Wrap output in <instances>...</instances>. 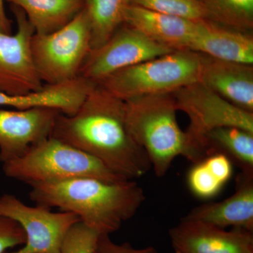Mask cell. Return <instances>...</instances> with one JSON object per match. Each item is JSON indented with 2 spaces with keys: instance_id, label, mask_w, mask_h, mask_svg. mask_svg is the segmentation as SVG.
Masks as SVG:
<instances>
[{
  "instance_id": "obj_27",
  "label": "cell",
  "mask_w": 253,
  "mask_h": 253,
  "mask_svg": "<svg viewBox=\"0 0 253 253\" xmlns=\"http://www.w3.org/2000/svg\"><path fill=\"white\" fill-rule=\"evenodd\" d=\"M205 165L223 184L231 179L233 173V164L224 154L214 153L203 160Z\"/></svg>"
},
{
  "instance_id": "obj_25",
  "label": "cell",
  "mask_w": 253,
  "mask_h": 253,
  "mask_svg": "<svg viewBox=\"0 0 253 253\" xmlns=\"http://www.w3.org/2000/svg\"><path fill=\"white\" fill-rule=\"evenodd\" d=\"M26 236L23 228L10 218L0 216V253L23 246Z\"/></svg>"
},
{
  "instance_id": "obj_13",
  "label": "cell",
  "mask_w": 253,
  "mask_h": 253,
  "mask_svg": "<svg viewBox=\"0 0 253 253\" xmlns=\"http://www.w3.org/2000/svg\"><path fill=\"white\" fill-rule=\"evenodd\" d=\"M225 229L239 228L253 232V174L241 172L234 194L219 202L194 208L183 218Z\"/></svg>"
},
{
  "instance_id": "obj_26",
  "label": "cell",
  "mask_w": 253,
  "mask_h": 253,
  "mask_svg": "<svg viewBox=\"0 0 253 253\" xmlns=\"http://www.w3.org/2000/svg\"><path fill=\"white\" fill-rule=\"evenodd\" d=\"M93 253H158L151 246L144 249H135L129 243L118 244L113 242L108 234H100Z\"/></svg>"
},
{
  "instance_id": "obj_22",
  "label": "cell",
  "mask_w": 253,
  "mask_h": 253,
  "mask_svg": "<svg viewBox=\"0 0 253 253\" xmlns=\"http://www.w3.org/2000/svg\"><path fill=\"white\" fill-rule=\"evenodd\" d=\"M131 4L144 9L193 21H209L204 6L199 0H130Z\"/></svg>"
},
{
  "instance_id": "obj_20",
  "label": "cell",
  "mask_w": 253,
  "mask_h": 253,
  "mask_svg": "<svg viewBox=\"0 0 253 253\" xmlns=\"http://www.w3.org/2000/svg\"><path fill=\"white\" fill-rule=\"evenodd\" d=\"M90 21L91 49L104 44L124 24L130 0H84Z\"/></svg>"
},
{
  "instance_id": "obj_11",
  "label": "cell",
  "mask_w": 253,
  "mask_h": 253,
  "mask_svg": "<svg viewBox=\"0 0 253 253\" xmlns=\"http://www.w3.org/2000/svg\"><path fill=\"white\" fill-rule=\"evenodd\" d=\"M60 111L49 108L0 109V162L21 158L49 137Z\"/></svg>"
},
{
  "instance_id": "obj_14",
  "label": "cell",
  "mask_w": 253,
  "mask_h": 253,
  "mask_svg": "<svg viewBox=\"0 0 253 253\" xmlns=\"http://www.w3.org/2000/svg\"><path fill=\"white\" fill-rule=\"evenodd\" d=\"M200 82L231 104L253 113V65L203 56Z\"/></svg>"
},
{
  "instance_id": "obj_12",
  "label": "cell",
  "mask_w": 253,
  "mask_h": 253,
  "mask_svg": "<svg viewBox=\"0 0 253 253\" xmlns=\"http://www.w3.org/2000/svg\"><path fill=\"white\" fill-rule=\"evenodd\" d=\"M174 253H253V232L181 219L169 231Z\"/></svg>"
},
{
  "instance_id": "obj_23",
  "label": "cell",
  "mask_w": 253,
  "mask_h": 253,
  "mask_svg": "<svg viewBox=\"0 0 253 253\" xmlns=\"http://www.w3.org/2000/svg\"><path fill=\"white\" fill-rule=\"evenodd\" d=\"M187 181L191 192L200 199H204L216 196L224 186L203 161L196 163L191 168L188 174Z\"/></svg>"
},
{
  "instance_id": "obj_6",
  "label": "cell",
  "mask_w": 253,
  "mask_h": 253,
  "mask_svg": "<svg viewBox=\"0 0 253 253\" xmlns=\"http://www.w3.org/2000/svg\"><path fill=\"white\" fill-rule=\"evenodd\" d=\"M91 50L90 21L86 9L72 21L49 34L31 40L33 62L44 84H59L79 77Z\"/></svg>"
},
{
  "instance_id": "obj_19",
  "label": "cell",
  "mask_w": 253,
  "mask_h": 253,
  "mask_svg": "<svg viewBox=\"0 0 253 253\" xmlns=\"http://www.w3.org/2000/svg\"><path fill=\"white\" fill-rule=\"evenodd\" d=\"M206 158L214 153L224 154L244 174H253V132L223 126L210 131L205 139Z\"/></svg>"
},
{
  "instance_id": "obj_5",
  "label": "cell",
  "mask_w": 253,
  "mask_h": 253,
  "mask_svg": "<svg viewBox=\"0 0 253 253\" xmlns=\"http://www.w3.org/2000/svg\"><path fill=\"white\" fill-rule=\"evenodd\" d=\"M203 56L175 50L113 73L99 83L111 95L126 101L139 96L171 94L200 81Z\"/></svg>"
},
{
  "instance_id": "obj_4",
  "label": "cell",
  "mask_w": 253,
  "mask_h": 253,
  "mask_svg": "<svg viewBox=\"0 0 253 253\" xmlns=\"http://www.w3.org/2000/svg\"><path fill=\"white\" fill-rule=\"evenodd\" d=\"M2 169L8 177L30 186L78 178L114 183L129 181L115 174L90 155L51 136L35 145L21 158L3 163Z\"/></svg>"
},
{
  "instance_id": "obj_15",
  "label": "cell",
  "mask_w": 253,
  "mask_h": 253,
  "mask_svg": "<svg viewBox=\"0 0 253 253\" xmlns=\"http://www.w3.org/2000/svg\"><path fill=\"white\" fill-rule=\"evenodd\" d=\"M188 50L221 61L253 63V37L211 21H199Z\"/></svg>"
},
{
  "instance_id": "obj_3",
  "label": "cell",
  "mask_w": 253,
  "mask_h": 253,
  "mask_svg": "<svg viewBox=\"0 0 253 253\" xmlns=\"http://www.w3.org/2000/svg\"><path fill=\"white\" fill-rule=\"evenodd\" d=\"M125 102L129 130L147 155L156 176L166 175L178 156L193 162L187 134L176 118L178 110L173 96L150 95Z\"/></svg>"
},
{
  "instance_id": "obj_21",
  "label": "cell",
  "mask_w": 253,
  "mask_h": 253,
  "mask_svg": "<svg viewBox=\"0 0 253 253\" xmlns=\"http://www.w3.org/2000/svg\"><path fill=\"white\" fill-rule=\"evenodd\" d=\"M209 21L246 32L253 27V0H199Z\"/></svg>"
},
{
  "instance_id": "obj_8",
  "label": "cell",
  "mask_w": 253,
  "mask_h": 253,
  "mask_svg": "<svg viewBox=\"0 0 253 253\" xmlns=\"http://www.w3.org/2000/svg\"><path fill=\"white\" fill-rule=\"evenodd\" d=\"M174 51L124 23L103 45L91 50L79 76L98 84L121 70Z\"/></svg>"
},
{
  "instance_id": "obj_17",
  "label": "cell",
  "mask_w": 253,
  "mask_h": 253,
  "mask_svg": "<svg viewBox=\"0 0 253 253\" xmlns=\"http://www.w3.org/2000/svg\"><path fill=\"white\" fill-rule=\"evenodd\" d=\"M96 84L78 77L59 84H44L40 90L22 95H8L0 91V106L16 110L49 108L62 114H74Z\"/></svg>"
},
{
  "instance_id": "obj_7",
  "label": "cell",
  "mask_w": 253,
  "mask_h": 253,
  "mask_svg": "<svg viewBox=\"0 0 253 253\" xmlns=\"http://www.w3.org/2000/svg\"><path fill=\"white\" fill-rule=\"evenodd\" d=\"M174 95L176 108L189 118L186 131L193 163L206 158L205 139L210 131L223 126H238L253 132V113L221 97L201 82L181 88Z\"/></svg>"
},
{
  "instance_id": "obj_10",
  "label": "cell",
  "mask_w": 253,
  "mask_h": 253,
  "mask_svg": "<svg viewBox=\"0 0 253 253\" xmlns=\"http://www.w3.org/2000/svg\"><path fill=\"white\" fill-rule=\"evenodd\" d=\"M17 30L14 34L0 33V91L22 95L44 86L36 69L31 51L34 28L22 9L11 5Z\"/></svg>"
},
{
  "instance_id": "obj_9",
  "label": "cell",
  "mask_w": 253,
  "mask_h": 253,
  "mask_svg": "<svg viewBox=\"0 0 253 253\" xmlns=\"http://www.w3.org/2000/svg\"><path fill=\"white\" fill-rule=\"evenodd\" d=\"M0 216L16 221L26 236L21 249L5 253H60L68 231L80 221L72 212H54L44 206H27L7 194L0 196Z\"/></svg>"
},
{
  "instance_id": "obj_28",
  "label": "cell",
  "mask_w": 253,
  "mask_h": 253,
  "mask_svg": "<svg viewBox=\"0 0 253 253\" xmlns=\"http://www.w3.org/2000/svg\"><path fill=\"white\" fill-rule=\"evenodd\" d=\"M4 0H0V33L11 34L12 33V21L5 11Z\"/></svg>"
},
{
  "instance_id": "obj_1",
  "label": "cell",
  "mask_w": 253,
  "mask_h": 253,
  "mask_svg": "<svg viewBox=\"0 0 253 253\" xmlns=\"http://www.w3.org/2000/svg\"><path fill=\"white\" fill-rule=\"evenodd\" d=\"M50 136L90 155L126 180H134L152 169L129 130L126 102L99 84L74 114L60 113Z\"/></svg>"
},
{
  "instance_id": "obj_24",
  "label": "cell",
  "mask_w": 253,
  "mask_h": 253,
  "mask_svg": "<svg viewBox=\"0 0 253 253\" xmlns=\"http://www.w3.org/2000/svg\"><path fill=\"white\" fill-rule=\"evenodd\" d=\"M100 234L78 221L69 229L60 253H93Z\"/></svg>"
},
{
  "instance_id": "obj_2",
  "label": "cell",
  "mask_w": 253,
  "mask_h": 253,
  "mask_svg": "<svg viewBox=\"0 0 253 253\" xmlns=\"http://www.w3.org/2000/svg\"><path fill=\"white\" fill-rule=\"evenodd\" d=\"M30 198L38 206L72 212L99 234L116 232L144 204V190L136 181L108 182L78 178L32 184Z\"/></svg>"
},
{
  "instance_id": "obj_16",
  "label": "cell",
  "mask_w": 253,
  "mask_h": 253,
  "mask_svg": "<svg viewBox=\"0 0 253 253\" xmlns=\"http://www.w3.org/2000/svg\"><path fill=\"white\" fill-rule=\"evenodd\" d=\"M199 21L161 14L130 4L126 9L124 23L160 44L174 50H188Z\"/></svg>"
},
{
  "instance_id": "obj_18",
  "label": "cell",
  "mask_w": 253,
  "mask_h": 253,
  "mask_svg": "<svg viewBox=\"0 0 253 253\" xmlns=\"http://www.w3.org/2000/svg\"><path fill=\"white\" fill-rule=\"evenodd\" d=\"M23 10L36 34H49L68 24L84 8V0H6Z\"/></svg>"
}]
</instances>
